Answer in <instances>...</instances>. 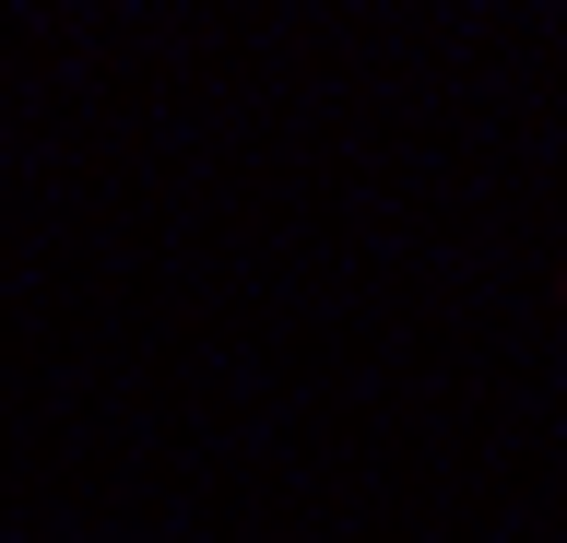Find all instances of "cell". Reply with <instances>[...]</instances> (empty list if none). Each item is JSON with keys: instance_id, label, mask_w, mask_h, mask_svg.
Segmentation results:
<instances>
[{"instance_id": "obj_1", "label": "cell", "mask_w": 567, "mask_h": 543, "mask_svg": "<svg viewBox=\"0 0 567 543\" xmlns=\"http://www.w3.org/2000/svg\"><path fill=\"white\" fill-rule=\"evenodd\" d=\"M556 320H567V272H556Z\"/></svg>"}]
</instances>
